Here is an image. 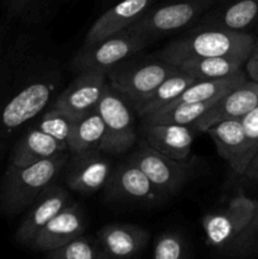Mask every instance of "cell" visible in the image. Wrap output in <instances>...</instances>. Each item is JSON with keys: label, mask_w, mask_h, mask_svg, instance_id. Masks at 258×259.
Masks as SVG:
<instances>
[{"label": "cell", "mask_w": 258, "mask_h": 259, "mask_svg": "<svg viewBox=\"0 0 258 259\" xmlns=\"http://www.w3.org/2000/svg\"><path fill=\"white\" fill-rule=\"evenodd\" d=\"M254 45V37L245 32L200 28L167 45L158 58L175 66L182 61L205 57H232L245 62Z\"/></svg>", "instance_id": "1"}, {"label": "cell", "mask_w": 258, "mask_h": 259, "mask_svg": "<svg viewBox=\"0 0 258 259\" xmlns=\"http://www.w3.org/2000/svg\"><path fill=\"white\" fill-rule=\"evenodd\" d=\"M68 159L67 152H62L28 166L9 164L0 189L3 211L12 217L27 210L35 197L56 181L67 166Z\"/></svg>", "instance_id": "2"}, {"label": "cell", "mask_w": 258, "mask_h": 259, "mask_svg": "<svg viewBox=\"0 0 258 259\" xmlns=\"http://www.w3.org/2000/svg\"><path fill=\"white\" fill-rule=\"evenodd\" d=\"M177 70L166 61L129 63L123 61L108 72V83L137 110L162 81Z\"/></svg>", "instance_id": "3"}, {"label": "cell", "mask_w": 258, "mask_h": 259, "mask_svg": "<svg viewBox=\"0 0 258 259\" xmlns=\"http://www.w3.org/2000/svg\"><path fill=\"white\" fill-rule=\"evenodd\" d=\"M104 121V138L100 151L106 154H123L137 139L136 124L128 101L106 83L98 106Z\"/></svg>", "instance_id": "4"}, {"label": "cell", "mask_w": 258, "mask_h": 259, "mask_svg": "<svg viewBox=\"0 0 258 259\" xmlns=\"http://www.w3.org/2000/svg\"><path fill=\"white\" fill-rule=\"evenodd\" d=\"M212 4V0H175L166 4L152 5L146 14L131 28L132 32L151 39L177 32L199 19Z\"/></svg>", "instance_id": "5"}, {"label": "cell", "mask_w": 258, "mask_h": 259, "mask_svg": "<svg viewBox=\"0 0 258 259\" xmlns=\"http://www.w3.org/2000/svg\"><path fill=\"white\" fill-rule=\"evenodd\" d=\"M148 43V39L132 30H121L94 45L83 46L73 57L71 66L77 73L83 71H104L108 73L116 65L143 50Z\"/></svg>", "instance_id": "6"}, {"label": "cell", "mask_w": 258, "mask_h": 259, "mask_svg": "<svg viewBox=\"0 0 258 259\" xmlns=\"http://www.w3.org/2000/svg\"><path fill=\"white\" fill-rule=\"evenodd\" d=\"M257 207V200L250 199L239 190L227 206L205 214L201 224L207 245L227 250L248 227Z\"/></svg>", "instance_id": "7"}, {"label": "cell", "mask_w": 258, "mask_h": 259, "mask_svg": "<svg viewBox=\"0 0 258 259\" xmlns=\"http://www.w3.org/2000/svg\"><path fill=\"white\" fill-rule=\"evenodd\" d=\"M146 174L149 181L164 195H174L181 191L192 174V166L189 161L181 162L159 153L147 143L129 156Z\"/></svg>", "instance_id": "8"}, {"label": "cell", "mask_w": 258, "mask_h": 259, "mask_svg": "<svg viewBox=\"0 0 258 259\" xmlns=\"http://www.w3.org/2000/svg\"><path fill=\"white\" fill-rule=\"evenodd\" d=\"M105 189L106 196L116 201L152 204L161 201L164 196L131 159L111 169Z\"/></svg>", "instance_id": "9"}, {"label": "cell", "mask_w": 258, "mask_h": 259, "mask_svg": "<svg viewBox=\"0 0 258 259\" xmlns=\"http://www.w3.org/2000/svg\"><path fill=\"white\" fill-rule=\"evenodd\" d=\"M108 83L104 71H83L56 98L53 106L77 119L96 109Z\"/></svg>", "instance_id": "10"}, {"label": "cell", "mask_w": 258, "mask_h": 259, "mask_svg": "<svg viewBox=\"0 0 258 259\" xmlns=\"http://www.w3.org/2000/svg\"><path fill=\"white\" fill-rule=\"evenodd\" d=\"M71 201L68 190L56 184L50 185L27 207V212L15 233L17 242L28 247L40 229Z\"/></svg>", "instance_id": "11"}, {"label": "cell", "mask_w": 258, "mask_h": 259, "mask_svg": "<svg viewBox=\"0 0 258 259\" xmlns=\"http://www.w3.org/2000/svg\"><path fill=\"white\" fill-rule=\"evenodd\" d=\"M100 149L73 153L66 168V185L76 192L90 195L105 186L111 174V163Z\"/></svg>", "instance_id": "12"}, {"label": "cell", "mask_w": 258, "mask_h": 259, "mask_svg": "<svg viewBox=\"0 0 258 259\" xmlns=\"http://www.w3.org/2000/svg\"><path fill=\"white\" fill-rule=\"evenodd\" d=\"M258 105V82L245 80L237 88L228 91L225 95L218 99L209 110L200 119H197L192 128L196 131L206 132L214 124L230 119H242Z\"/></svg>", "instance_id": "13"}, {"label": "cell", "mask_w": 258, "mask_h": 259, "mask_svg": "<svg viewBox=\"0 0 258 259\" xmlns=\"http://www.w3.org/2000/svg\"><path fill=\"white\" fill-rule=\"evenodd\" d=\"M85 229L86 218L82 209L77 202L71 201L40 229L28 247L35 252H50L83 234Z\"/></svg>", "instance_id": "14"}, {"label": "cell", "mask_w": 258, "mask_h": 259, "mask_svg": "<svg viewBox=\"0 0 258 259\" xmlns=\"http://www.w3.org/2000/svg\"><path fill=\"white\" fill-rule=\"evenodd\" d=\"M156 0H121L95 20L86 33L83 46H90L131 28Z\"/></svg>", "instance_id": "15"}, {"label": "cell", "mask_w": 258, "mask_h": 259, "mask_svg": "<svg viewBox=\"0 0 258 259\" xmlns=\"http://www.w3.org/2000/svg\"><path fill=\"white\" fill-rule=\"evenodd\" d=\"M142 128L144 141L152 148L176 161H189L194 143V132L190 125L143 123Z\"/></svg>", "instance_id": "16"}, {"label": "cell", "mask_w": 258, "mask_h": 259, "mask_svg": "<svg viewBox=\"0 0 258 259\" xmlns=\"http://www.w3.org/2000/svg\"><path fill=\"white\" fill-rule=\"evenodd\" d=\"M98 240L106 258H129L144 249L149 233L134 224H109L98 233Z\"/></svg>", "instance_id": "17"}, {"label": "cell", "mask_w": 258, "mask_h": 259, "mask_svg": "<svg viewBox=\"0 0 258 259\" xmlns=\"http://www.w3.org/2000/svg\"><path fill=\"white\" fill-rule=\"evenodd\" d=\"M214 142L219 156L233 172L242 176L245 169V136L240 119H230L214 124L206 131Z\"/></svg>", "instance_id": "18"}, {"label": "cell", "mask_w": 258, "mask_h": 259, "mask_svg": "<svg viewBox=\"0 0 258 259\" xmlns=\"http://www.w3.org/2000/svg\"><path fill=\"white\" fill-rule=\"evenodd\" d=\"M67 151V146L35 126L25 132L14 144L10 153L9 164L28 166Z\"/></svg>", "instance_id": "19"}, {"label": "cell", "mask_w": 258, "mask_h": 259, "mask_svg": "<svg viewBox=\"0 0 258 259\" xmlns=\"http://www.w3.org/2000/svg\"><path fill=\"white\" fill-rule=\"evenodd\" d=\"M258 20V0H233L204 18L200 28L244 32Z\"/></svg>", "instance_id": "20"}, {"label": "cell", "mask_w": 258, "mask_h": 259, "mask_svg": "<svg viewBox=\"0 0 258 259\" xmlns=\"http://www.w3.org/2000/svg\"><path fill=\"white\" fill-rule=\"evenodd\" d=\"M104 138V121L98 109L75 119L67 146L71 153H82L91 149H100Z\"/></svg>", "instance_id": "21"}, {"label": "cell", "mask_w": 258, "mask_h": 259, "mask_svg": "<svg viewBox=\"0 0 258 259\" xmlns=\"http://www.w3.org/2000/svg\"><path fill=\"white\" fill-rule=\"evenodd\" d=\"M195 81L196 80L194 77H191V76L187 75L186 72H184V71L177 67V70L172 75H169L166 80L159 83L158 88L137 109L136 113L138 114L141 119L149 115V114L156 113L159 109L174 103Z\"/></svg>", "instance_id": "22"}, {"label": "cell", "mask_w": 258, "mask_h": 259, "mask_svg": "<svg viewBox=\"0 0 258 259\" xmlns=\"http://www.w3.org/2000/svg\"><path fill=\"white\" fill-rule=\"evenodd\" d=\"M244 61L232 57L192 58L177 63V67L195 80H217L242 70Z\"/></svg>", "instance_id": "23"}, {"label": "cell", "mask_w": 258, "mask_h": 259, "mask_svg": "<svg viewBox=\"0 0 258 259\" xmlns=\"http://www.w3.org/2000/svg\"><path fill=\"white\" fill-rule=\"evenodd\" d=\"M217 100L196 101V103H172L156 113L142 118L143 123H171L191 126L201 118Z\"/></svg>", "instance_id": "24"}, {"label": "cell", "mask_w": 258, "mask_h": 259, "mask_svg": "<svg viewBox=\"0 0 258 259\" xmlns=\"http://www.w3.org/2000/svg\"><path fill=\"white\" fill-rule=\"evenodd\" d=\"M45 257L48 259H106L99 240L83 234L46 252Z\"/></svg>", "instance_id": "25"}, {"label": "cell", "mask_w": 258, "mask_h": 259, "mask_svg": "<svg viewBox=\"0 0 258 259\" xmlns=\"http://www.w3.org/2000/svg\"><path fill=\"white\" fill-rule=\"evenodd\" d=\"M73 123H75V118L52 105L50 110L43 114L39 123L37 124V128L67 146L68 137L72 131Z\"/></svg>", "instance_id": "26"}, {"label": "cell", "mask_w": 258, "mask_h": 259, "mask_svg": "<svg viewBox=\"0 0 258 259\" xmlns=\"http://www.w3.org/2000/svg\"><path fill=\"white\" fill-rule=\"evenodd\" d=\"M187 257L185 238L176 232H164L157 237L153 245V258L182 259Z\"/></svg>", "instance_id": "27"}, {"label": "cell", "mask_w": 258, "mask_h": 259, "mask_svg": "<svg viewBox=\"0 0 258 259\" xmlns=\"http://www.w3.org/2000/svg\"><path fill=\"white\" fill-rule=\"evenodd\" d=\"M227 250L233 255H248L258 252V207L248 227Z\"/></svg>", "instance_id": "28"}, {"label": "cell", "mask_w": 258, "mask_h": 259, "mask_svg": "<svg viewBox=\"0 0 258 259\" xmlns=\"http://www.w3.org/2000/svg\"><path fill=\"white\" fill-rule=\"evenodd\" d=\"M46 0H3V5L10 19L32 22L37 19Z\"/></svg>", "instance_id": "29"}, {"label": "cell", "mask_w": 258, "mask_h": 259, "mask_svg": "<svg viewBox=\"0 0 258 259\" xmlns=\"http://www.w3.org/2000/svg\"><path fill=\"white\" fill-rule=\"evenodd\" d=\"M242 125L245 136V167L258 151V105L253 108L242 119Z\"/></svg>", "instance_id": "30"}, {"label": "cell", "mask_w": 258, "mask_h": 259, "mask_svg": "<svg viewBox=\"0 0 258 259\" xmlns=\"http://www.w3.org/2000/svg\"><path fill=\"white\" fill-rule=\"evenodd\" d=\"M245 72L249 80L258 82V43H255L249 57L245 61Z\"/></svg>", "instance_id": "31"}, {"label": "cell", "mask_w": 258, "mask_h": 259, "mask_svg": "<svg viewBox=\"0 0 258 259\" xmlns=\"http://www.w3.org/2000/svg\"><path fill=\"white\" fill-rule=\"evenodd\" d=\"M242 176H245L248 180H250V181H258V151L255 152L253 158L250 159L248 166L245 167Z\"/></svg>", "instance_id": "32"}, {"label": "cell", "mask_w": 258, "mask_h": 259, "mask_svg": "<svg viewBox=\"0 0 258 259\" xmlns=\"http://www.w3.org/2000/svg\"><path fill=\"white\" fill-rule=\"evenodd\" d=\"M8 32H9V29H8L7 24L0 25V52H2L3 46H4L5 39H7V37H8Z\"/></svg>", "instance_id": "33"}, {"label": "cell", "mask_w": 258, "mask_h": 259, "mask_svg": "<svg viewBox=\"0 0 258 259\" xmlns=\"http://www.w3.org/2000/svg\"><path fill=\"white\" fill-rule=\"evenodd\" d=\"M0 211H2V201H0Z\"/></svg>", "instance_id": "34"}]
</instances>
